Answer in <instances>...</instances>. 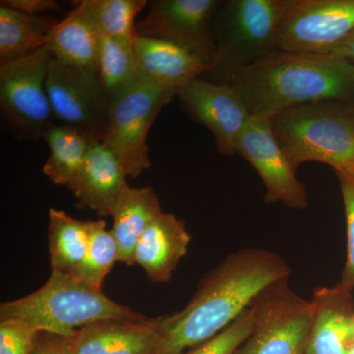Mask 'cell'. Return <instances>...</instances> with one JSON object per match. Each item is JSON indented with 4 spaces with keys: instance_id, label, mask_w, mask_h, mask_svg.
Returning a JSON list of instances; mask_svg holds the SVG:
<instances>
[{
    "instance_id": "1",
    "label": "cell",
    "mask_w": 354,
    "mask_h": 354,
    "mask_svg": "<svg viewBox=\"0 0 354 354\" xmlns=\"http://www.w3.org/2000/svg\"><path fill=\"white\" fill-rule=\"evenodd\" d=\"M290 274V265L272 251L245 248L230 254L203 277L183 310L160 317V339L153 354H185L214 339L265 288Z\"/></svg>"
},
{
    "instance_id": "2",
    "label": "cell",
    "mask_w": 354,
    "mask_h": 354,
    "mask_svg": "<svg viewBox=\"0 0 354 354\" xmlns=\"http://www.w3.org/2000/svg\"><path fill=\"white\" fill-rule=\"evenodd\" d=\"M227 83L251 116L267 120L312 102H354L351 64L330 55L278 50L236 72Z\"/></svg>"
},
{
    "instance_id": "3",
    "label": "cell",
    "mask_w": 354,
    "mask_h": 354,
    "mask_svg": "<svg viewBox=\"0 0 354 354\" xmlns=\"http://www.w3.org/2000/svg\"><path fill=\"white\" fill-rule=\"evenodd\" d=\"M17 319L39 332L70 337L101 321H144L147 317L114 302L72 274L51 272L46 283L24 297L0 305V320Z\"/></svg>"
},
{
    "instance_id": "4",
    "label": "cell",
    "mask_w": 354,
    "mask_h": 354,
    "mask_svg": "<svg viewBox=\"0 0 354 354\" xmlns=\"http://www.w3.org/2000/svg\"><path fill=\"white\" fill-rule=\"evenodd\" d=\"M270 120L293 169L305 162H322L335 174L354 179V102L301 104Z\"/></svg>"
},
{
    "instance_id": "5",
    "label": "cell",
    "mask_w": 354,
    "mask_h": 354,
    "mask_svg": "<svg viewBox=\"0 0 354 354\" xmlns=\"http://www.w3.org/2000/svg\"><path fill=\"white\" fill-rule=\"evenodd\" d=\"M295 0H227L214 20L216 57L211 74L227 82L236 72L278 50L281 19Z\"/></svg>"
},
{
    "instance_id": "6",
    "label": "cell",
    "mask_w": 354,
    "mask_h": 354,
    "mask_svg": "<svg viewBox=\"0 0 354 354\" xmlns=\"http://www.w3.org/2000/svg\"><path fill=\"white\" fill-rule=\"evenodd\" d=\"M288 279L268 286L249 307L253 329L234 354H306L315 305Z\"/></svg>"
},
{
    "instance_id": "7",
    "label": "cell",
    "mask_w": 354,
    "mask_h": 354,
    "mask_svg": "<svg viewBox=\"0 0 354 354\" xmlns=\"http://www.w3.org/2000/svg\"><path fill=\"white\" fill-rule=\"evenodd\" d=\"M176 95L169 88L138 81L109 104L108 130L102 143L118 158L127 177L137 178L151 167L149 131L158 114Z\"/></svg>"
},
{
    "instance_id": "8",
    "label": "cell",
    "mask_w": 354,
    "mask_h": 354,
    "mask_svg": "<svg viewBox=\"0 0 354 354\" xmlns=\"http://www.w3.org/2000/svg\"><path fill=\"white\" fill-rule=\"evenodd\" d=\"M53 53L46 44L32 55L0 65V106L15 131L26 139L44 138L53 122L46 80Z\"/></svg>"
},
{
    "instance_id": "9",
    "label": "cell",
    "mask_w": 354,
    "mask_h": 354,
    "mask_svg": "<svg viewBox=\"0 0 354 354\" xmlns=\"http://www.w3.org/2000/svg\"><path fill=\"white\" fill-rule=\"evenodd\" d=\"M354 32V0H295L279 25L278 50L328 55Z\"/></svg>"
},
{
    "instance_id": "10",
    "label": "cell",
    "mask_w": 354,
    "mask_h": 354,
    "mask_svg": "<svg viewBox=\"0 0 354 354\" xmlns=\"http://www.w3.org/2000/svg\"><path fill=\"white\" fill-rule=\"evenodd\" d=\"M221 3V0H153L149 2L145 19L136 25L137 35L178 44L202 57L211 69L216 57L214 20Z\"/></svg>"
},
{
    "instance_id": "11",
    "label": "cell",
    "mask_w": 354,
    "mask_h": 354,
    "mask_svg": "<svg viewBox=\"0 0 354 354\" xmlns=\"http://www.w3.org/2000/svg\"><path fill=\"white\" fill-rule=\"evenodd\" d=\"M46 90L53 120L82 130L95 141H104L109 125V104L97 79L53 57Z\"/></svg>"
},
{
    "instance_id": "12",
    "label": "cell",
    "mask_w": 354,
    "mask_h": 354,
    "mask_svg": "<svg viewBox=\"0 0 354 354\" xmlns=\"http://www.w3.org/2000/svg\"><path fill=\"white\" fill-rule=\"evenodd\" d=\"M237 153L259 174L266 188V203H283L293 209L308 207L306 187L274 136L271 120L250 116L239 138Z\"/></svg>"
},
{
    "instance_id": "13",
    "label": "cell",
    "mask_w": 354,
    "mask_h": 354,
    "mask_svg": "<svg viewBox=\"0 0 354 354\" xmlns=\"http://www.w3.org/2000/svg\"><path fill=\"white\" fill-rule=\"evenodd\" d=\"M176 95L190 118L213 133L221 155H236L239 138L251 115L230 83L197 77L179 88Z\"/></svg>"
},
{
    "instance_id": "14",
    "label": "cell",
    "mask_w": 354,
    "mask_h": 354,
    "mask_svg": "<svg viewBox=\"0 0 354 354\" xmlns=\"http://www.w3.org/2000/svg\"><path fill=\"white\" fill-rule=\"evenodd\" d=\"M160 339V318L101 321L64 337L66 354H153Z\"/></svg>"
},
{
    "instance_id": "15",
    "label": "cell",
    "mask_w": 354,
    "mask_h": 354,
    "mask_svg": "<svg viewBox=\"0 0 354 354\" xmlns=\"http://www.w3.org/2000/svg\"><path fill=\"white\" fill-rule=\"evenodd\" d=\"M353 292L341 281L313 290L315 313L306 354H348L354 344Z\"/></svg>"
},
{
    "instance_id": "16",
    "label": "cell",
    "mask_w": 354,
    "mask_h": 354,
    "mask_svg": "<svg viewBox=\"0 0 354 354\" xmlns=\"http://www.w3.org/2000/svg\"><path fill=\"white\" fill-rule=\"evenodd\" d=\"M127 177L108 147L94 141L69 190L78 201V208L92 209L100 216H111L121 195L129 187Z\"/></svg>"
},
{
    "instance_id": "17",
    "label": "cell",
    "mask_w": 354,
    "mask_h": 354,
    "mask_svg": "<svg viewBox=\"0 0 354 354\" xmlns=\"http://www.w3.org/2000/svg\"><path fill=\"white\" fill-rule=\"evenodd\" d=\"M133 46L140 82L177 92L209 69L208 62L199 55L169 41L138 36Z\"/></svg>"
},
{
    "instance_id": "18",
    "label": "cell",
    "mask_w": 354,
    "mask_h": 354,
    "mask_svg": "<svg viewBox=\"0 0 354 354\" xmlns=\"http://www.w3.org/2000/svg\"><path fill=\"white\" fill-rule=\"evenodd\" d=\"M191 237L180 218L160 214L140 237L134 252L135 264L153 283H167L179 262L187 254Z\"/></svg>"
},
{
    "instance_id": "19",
    "label": "cell",
    "mask_w": 354,
    "mask_h": 354,
    "mask_svg": "<svg viewBox=\"0 0 354 354\" xmlns=\"http://www.w3.org/2000/svg\"><path fill=\"white\" fill-rule=\"evenodd\" d=\"M100 41L88 0H83L53 28L46 44L58 62L97 79Z\"/></svg>"
},
{
    "instance_id": "20",
    "label": "cell",
    "mask_w": 354,
    "mask_h": 354,
    "mask_svg": "<svg viewBox=\"0 0 354 354\" xmlns=\"http://www.w3.org/2000/svg\"><path fill=\"white\" fill-rule=\"evenodd\" d=\"M162 213L152 187H128L114 209L111 230L120 249L118 262L135 265L134 252L140 237L156 216Z\"/></svg>"
},
{
    "instance_id": "21",
    "label": "cell",
    "mask_w": 354,
    "mask_h": 354,
    "mask_svg": "<svg viewBox=\"0 0 354 354\" xmlns=\"http://www.w3.org/2000/svg\"><path fill=\"white\" fill-rule=\"evenodd\" d=\"M58 22L50 15H28L0 6V65L39 50Z\"/></svg>"
},
{
    "instance_id": "22",
    "label": "cell",
    "mask_w": 354,
    "mask_h": 354,
    "mask_svg": "<svg viewBox=\"0 0 354 354\" xmlns=\"http://www.w3.org/2000/svg\"><path fill=\"white\" fill-rule=\"evenodd\" d=\"M43 139L50 150V158L43 167L44 174L53 183L69 189L95 140L82 130L55 122L48 127Z\"/></svg>"
},
{
    "instance_id": "23",
    "label": "cell",
    "mask_w": 354,
    "mask_h": 354,
    "mask_svg": "<svg viewBox=\"0 0 354 354\" xmlns=\"http://www.w3.org/2000/svg\"><path fill=\"white\" fill-rule=\"evenodd\" d=\"M48 241L51 272L74 274L82 264L93 221L76 220L62 209H50Z\"/></svg>"
},
{
    "instance_id": "24",
    "label": "cell",
    "mask_w": 354,
    "mask_h": 354,
    "mask_svg": "<svg viewBox=\"0 0 354 354\" xmlns=\"http://www.w3.org/2000/svg\"><path fill=\"white\" fill-rule=\"evenodd\" d=\"M133 43L101 36L97 82L109 106L138 83Z\"/></svg>"
},
{
    "instance_id": "25",
    "label": "cell",
    "mask_w": 354,
    "mask_h": 354,
    "mask_svg": "<svg viewBox=\"0 0 354 354\" xmlns=\"http://www.w3.org/2000/svg\"><path fill=\"white\" fill-rule=\"evenodd\" d=\"M120 257V249L104 220L92 221L90 241L82 264L72 276L95 290H102L104 279Z\"/></svg>"
},
{
    "instance_id": "26",
    "label": "cell",
    "mask_w": 354,
    "mask_h": 354,
    "mask_svg": "<svg viewBox=\"0 0 354 354\" xmlns=\"http://www.w3.org/2000/svg\"><path fill=\"white\" fill-rule=\"evenodd\" d=\"M148 4L147 0H88L100 36L130 41L138 37L135 18Z\"/></svg>"
},
{
    "instance_id": "27",
    "label": "cell",
    "mask_w": 354,
    "mask_h": 354,
    "mask_svg": "<svg viewBox=\"0 0 354 354\" xmlns=\"http://www.w3.org/2000/svg\"><path fill=\"white\" fill-rule=\"evenodd\" d=\"M252 329L253 317L248 308L220 335L185 354H234Z\"/></svg>"
},
{
    "instance_id": "28",
    "label": "cell",
    "mask_w": 354,
    "mask_h": 354,
    "mask_svg": "<svg viewBox=\"0 0 354 354\" xmlns=\"http://www.w3.org/2000/svg\"><path fill=\"white\" fill-rule=\"evenodd\" d=\"M41 332L17 319L0 321V354H31Z\"/></svg>"
},
{
    "instance_id": "29",
    "label": "cell",
    "mask_w": 354,
    "mask_h": 354,
    "mask_svg": "<svg viewBox=\"0 0 354 354\" xmlns=\"http://www.w3.org/2000/svg\"><path fill=\"white\" fill-rule=\"evenodd\" d=\"M337 176L344 200L348 234V254L342 270L341 283L354 290V179L344 174H337Z\"/></svg>"
},
{
    "instance_id": "30",
    "label": "cell",
    "mask_w": 354,
    "mask_h": 354,
    "mask_svg": "<svg viewBox=\"0 0 354 354\" xmlns=\"http://www.w3.org/2000/svg\"><path fill=\"white\" fill-rule=\"evenodd\" d=\"M0 6L32 16L60 9L59 4L55 0H2Z\"/></svg>"
},
{
    "instance_id": "31",
    "label": "cell",
    "mask_w": 354,
    "mask_h": 354,
    "mask_svg": "<svg viewBox=\"0 0 354 354\" xmlns=\"http://www.w3.org/2000/svg\"><path fill=\"white\" fill-rule=\"evenodd\" d=\"M31 354H66L64 337L50 333H41L38 344Z\"/></svg>"
},
{
    "instance_id": "32",
    "label": "cell",
    "mask_w": 354,
    "mask_h": 354,
    "mask_svg": "<svg viewBox=\"0 0 354 354\" xmlns=\"http://www.w3.org/2000/svg\"><path fill=\"white\" fill-rule=\"evenodd\" d=\"M330 57L354 64V32L330 51Z\"/></svg>"
},
{
    "instance_id": "33",
    "label": "cell",
    "mask_w": 354,
    "mask_h": 354,
    "mask_svg": "<svg viewBox=\"0 0 354 354\" xmlns=\"http://www.w3.org/2000/svg\"><path fill=\"white\" fill-rule=\"evenodd\" d=\"M351 71H353V75H354V64H351Z\"/></svg>"
},
{
    "instance_id": "34",
    "label": "cell",
    "mask_w": 354,
    "mask_h": 354,
    "mask_svg": "<svg viewBox=\"0 0 354 354\" xmlns=\"http://www.w3.org/2000/svg\"><path fill=\"white\" fill-rule=\"evenodd\" d=\"M353 334H354V317H353Z\"/></svg>"
}]
</instances>
